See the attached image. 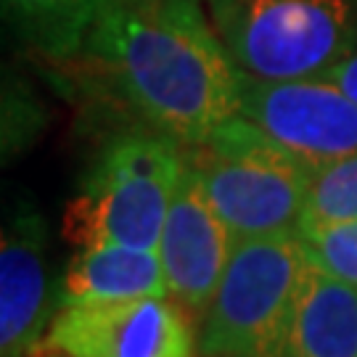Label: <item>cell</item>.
Returning <instances> with one entry per match:
<instances>
[{
    "instance_id": "cell-1",
    "label": "cell",
    "mask_w": 357,
    "mask_h": 357,
    "mask_svg": "<svg viewBox=\"0 0 357 357\" xmlns=\"http://www.w3.org/2000/svg\"><path fill=\"white\" fill-rule=\"evenodd\" d=\"M82 56L109 77L143 128L183 149L204 143L241 109V69L202 6L114 0Z\"/></svg>"
},
{
    "instance_id": "cell-2",
    "label": "cell",
    "mask_w": 357,
    "mask_h": 357,
    "mask_svg": "<svg viewBox=\"0 0 357 357\" xmlns=\"http://www.w3.org/2000/svg\"><path fill=\"white\" fill-rule=\"evenodd\" d=\"M185 172V149L149 128L119 135L101 151L69 199L64 241L93 246L159 249L167 212Z\"/></svg>"
},
{
    "instance_id": "cell-3",
    "label": "cell",
    "mask_w": 357,
    "mask_h": 357,
    "mask_svg": "<svg viewBox=\"0 0 357 357\" xmlns=\"http://www.w3.org/2000/svg\"><path fill=\"white\" fill-rule=\"evenodd\" d=\"M206 16L246 75L320 77L357 51V0H204Z\"/></svg>"
},
{
    "instance_id": "cell-4",
    "label": "cell",
    "mask_w": 357,
    "mask_h": 357,
    "mask_svg": "<svg viewBox=\"0 0 357 357\" xmlns=\"http://www.w3.org/2000/svg\"><path fill=\"white\" fill-rule=\"evenodd\" d=\"M185 162L202 175L206 196L236 243L291 233L305 209L310 172L243 116H233Z\"/></svg>"
},
{
    "instance_id": "cell-5",
    "label": "cell",
    "mask_w": 357,
    "mask_h": 357,
    "mask_svg": "<svg viewBox=\"0 0 357 357\" xmlns=\"http://www.w3.org/2000/svg\"><path fill=\"white\" fill-rule=\"evenodd\" d=\"M307 268L310 257L296 230L236 243L202 318L199 355H259L286 326Z\"/></svg>"
},
{
    "instance_id": "cell-6",
    "label": "cell",
    "mask_w": 357,
    "mask_h": 357,
    "mask_svg": "<svg viewBox=\"0 0 357 357\" xmlns=\"http://www.w3.org/2000/svg\"><path fill=\"white\" fill-rule=\"evenodd\" d=\"M238 82V116L291 153L310 175L357 153V103L328 77L262 79L241 72Z\"/></svg>"
},
{
    "instance_id": "cell-7",
    "label": "cell",
    "mask_w": 357,
    "mask_h": 357,
    "mask_svg": "<svg viewBox=\"0 0 357 357\" xmlns=\"http://www.w3.org/2000/svg\"><path fill=\"white\" fill-rule=\"evenodd\" d=\"M193 320L172 296L66 307L45 344L66 357H196Z\"/></svg>"
},
{
    "instance_id": "cell-8",
    "label": "cell",
    "mask_w": 357,
    "mask_h": 357,
    "mask_svg": "<svg viewBox=\"0 0 357 357\" xmlns=\"http://www.w3.org/2000/svg\"><path fill=\"white\" fill-rule=\"evenodd\" d=\"M236 238L212 206L202 175L185 162L159 238L169 296L193 318H204L225 275Z\"/></svg>"
},
{
    "instance_id": "cell-9",
    "label": "cell",
    "mask_w": 357,
    "mask_h": 357,
    "mask_svg": "<svg viewBox=\"0 0 357 357\" xmlns=\"http://www.w3.org/2000/svg\"><path fill=\"white\" fill-rule=\"evenodd\" d=\"M48 225L32 202H16L0 241V357H32L51 328Z\"/></svg>"
},
{
    "instance_id": "cell-10",
    "label": "cell",
    "mask_w": 357,
    "mask_h": 357,
    "mask_svg": "<svg viewBox=\"0 0 357 357\" xmlns=\"http://www.w3.org/2000/svg\"><path fill=\"white\" fill-rule=\"evenodd\" d=\"M252 357H357V286L310 262L286 326Z\"/></svg>"
},
{
    "instance_id": "cell-11",
    "label": "cell",
    "mask_w": 357,
    "mask_h": 357,
    "mask_svg": "<svg viewBox=\"0 0 357 357\" xmlns=\"http://www.w3.org/2000/svg\"><path fill=\"white\" fill-rule=\"evenodd\" d=\"M146 296H169L159 249L93 246L79 249L69 259L56 305H103Z\"/></svg>"
},
{
    "instance_id": "cell-12",
    "label": "cell",
    "mask_w": 357,
    "mask_h": 357,
    "mask_svg": "<svg viewBox=\"0 0 357 357\" xmlns=\"http://www.w3.org/2000/svg\"><path fill=\"white\" fill-rule=\"evenodd\" d=\"M114 0H3L6 16L32 51L51 61L82 56L93 26Z\"/></svg>"
},
{
    "instance_id": "cell-13",
    "label": "cell",
    "mask_w": 357,
    "mask_h": 357,
    "mask_svg": "<svg viewBox=\"0 0 357 357\" xmlns=\"http://www.w3.org/2000/svg\"><path fill=\"white\" fill-rule=\"evenodd\" d=\"M357 220V153L310 175L299 228Z\"/></svg>"
},
{
    "instance_id": "cell-14",
    "label": "cell",
    "mask_w": 357,
    "mask_h": 357,
    "mask_svg": "<svg viewBox=\"0 0 357 357\" xmlns=\"http://www.w3.org/2000/svg\"><path fill=\"white\" fill-rule=\"evenodd\" d=\"M310 262L339 281L357 286V220L299 228Z\"/></svg>"
},
{
    "instance_id": "cell-15",
    "label": "cell",
    "mask_w": 357,
    "mask_h": 357,
    "mask_svg": "<svg viewBox=\"0 0 357 357\" xmlns=\"http://www.w3.org/2000/svg\"><path fill=\"white\" fill-rule=\"evenodd\" d=\"M323 77H328L331 82H336V85L357 103V51L352 53V56L342 59L339 64H333Z\"/></svg>"
},
{
    "instance_id": "cell-16",
    "label": "cell",
    "mask_w": 357,
    "mask_h": 357,
    "mask_svg": "<svg viewBox=\"0 0 357 357\" xmlns=\"http://www.w3.org/2000/svg\"><path fill=\"white\" fill-rule=\"evenodd\" d=\"M32 357H66V355H61L59 349H53V347H48L45 342H43V344H40V349Z\"/></svg>"
},
{
    "instance_id": "cell-17",
    "label": "cell",
    "mask_w": 357,
    "mask_h": 357,
    "mask_svg": "<svg viewBox=\"0 0 357 357\" xmlns=\"http://www.w3.org/2000/svg\"><path fill=\"white\" fill-rule=\"evenodd\" d=\"M128 6H149V3H156V0H122Z\"/></svg>"
},
{
    "instance_id": "cell-18",
    "label": "cell",
    "mask_w": 357,
    "mask_h": 357,
    "mask_svg": "<svg viewBox=\"0 0 357 357\" xmlns=\"http://www.w3.org/2000/svg\"><path fill=\"white\" fill-rule=\"evenodd\" d=\"M175 3H191V6H204V0H175Z\"/></svg>"
}]
</instances>
